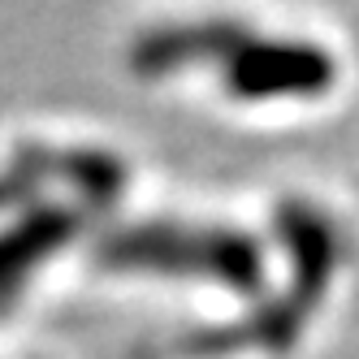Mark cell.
<instances>
[{"instance_id": "6da1fadb", "label": "cell", "mask_w": 359, "mask_h": 359, "mask_svg": "<svg viewBox=\"0 0 359 359\" xmlns=\"http://www.w3.org/2000/svg\"><path fill=\"white\" fill-rule=\"evenodd\" d=\"M109 269H143V273H177L208 277L229 290L255 294L264 281V255L238 229L217 225H177V221H143L113 234L100 247Z\"/></svg>"}, {"instance_id": "7a4b0ae2", "label": "cell", "mask_w": 359, "mask_h": 359, "mask_svg": "<svg viewBox=\"0 0 359 359\" xmlns=\"http://www.w3.org/2000/svg\"><path fill=\"white\" fill-rule=\"evenodd\" d=\"M229 95L238 100H312L338 83V61L312 39L238 35L221 57Z\"/></svg>"}, {"instance_id": "3957f363", "label": "cell", "mask_w": 359, "mask_h": 359, "mask_svg": "<svg viewBox=\"0 0 359 359\" xmlns=\"http://www.w3.org/2000/svg\"><path fill=\"white\" fill-rule=\"evenodd\" d=\"M43 177H65L87 199H109L126 187V169L104 151H48V147H22L0 169V203H13L18 195H31Z\"/></svg>"}, {"instance_id": "277c9868", "label": "cell", "mask_w": 359, "mask_h": 359, "mask_svg": "<svg viewBox=\"0 0 359 359\" xmlns=\"http://www.w3.org/2000/svg\"><path fill=\"white\" fill-rule=\"evenodd\" d=\"M83 225V212L79 208H31L13 229L0 234V303H5L22 277H27L43 255H53L74 229Z\"/></svg>"}, {"instance_id": "5b68a950", "label": "cell", "mask_w": 359, "mask_h": 359, "mask_svg": "<svg viewBox=\"0 0 359 359\" xmlns=\"http://www.w3.org/2000/svg\"><path fill=\"white\" fill-rule=\"evenodd\" d=\"M243 35V27L234 22H195V27H173V31H156L135 43V65L143 74H165L173 65H182L187 57H225L234 39Z\"/></svg>"}]
</instances>
